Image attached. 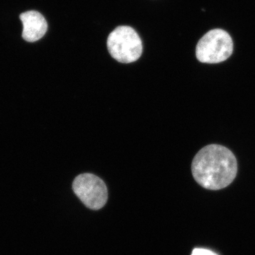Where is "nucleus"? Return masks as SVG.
<instances>
[{"label":"nucleus","instance_id":"nucleus-1","mask_svg":"<svg viewBox=\"0 0 255 255\" xmlns=\"http://www.w3.org/2000/svg\"><path fill=\"white\" fill-rule=\"evenodd\" d=\"M191 172L201 187L219 190L229 186L237 175V159L227 147L212 144L203 147L196 154Z\"/></svg>","mask_w":255,"mask_h":255},{"label":"nucleus","instance_id":"nucleus-2","mask_svg":"<svg viewBox=\"0 0 255 255\" xmlns=\"http://www.w3.org/2000/svg\"><path fill=\"white\" fill-rule=\"evenodd\" d=\"M107 48L112 58L119 63H133L141 56L142 40L133 28L121 26L110 33Z\"/></svg>","mask_w":255,"mask_h":255},{"label":"nucleus","instance_id":"nucleus-6","mask_svg":"<svg viewBox=\"0 0 255 255\" xmlns=\"http://www.w3.org/2000/svg\"><path fill=\"white\" fill-rule=\"evenodd\" d=\"M191 255H218L214 252L209 251L207 249H203V248H196L193 251Z\"/></svg>","mask_w":255,"mask_h":255},{"label":"nucleus","instance_id":"nucleus-5","mask_svg":"<svg viewBox=\"0 0 255 255\" xmlns=\"http://www.w3.org/2000/svg\"><path fill=\"white\" fill-rule=\"evenodd\" d=\"M23 24L22 37L25 41L33 43L46 34L48 23L44 16L38 11H28L20 15Z\"/></svg>","mask_w":255,"mask_h":255},{"label":"nucleus","instance_id":"nucleus-4","mask_svg":"<svg viewBox=\"0 0 255 255\" xmlns=\"http://www.w3.org/2000/svg\"><path fill=\"white\" fill-rule=\"evenodd\" d=\"M73 189L79 199L90 209H102L108 199L105 183L95 174H80L74 180Z\"/></svg>","mask_w":255,"mask_h":255},{"label":"nucleus","instance_id":"nucleus-3","mask_svg":"<svg viewBox=\"0 0 255 255\" xmlns=\"http://www.w3.org/2000/svg\"><path fill=\"white\" fill-rule=\"evenodd\" d=\"M233 42L227 31L220 28L211 30L199 40L196 56L201 63H219L233 54Z\"/></svg>","mask_w":255,"mask_h":255}]
</instances>
